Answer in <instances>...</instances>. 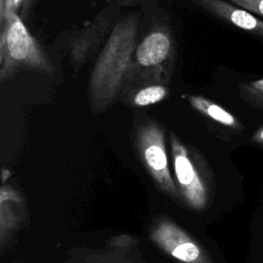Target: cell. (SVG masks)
<instances>
[{
  "mask_svg": "<svg viewBox=\"0 0 263 263\" xmlns=\"http://www.w3.org/2000/svg\"><path fill=\"white\" fill-rule=\"evenodd\" d=\"M1 53L8 73L20 67L49 72L50 64L23 22L13 11H8L2 31Z\"/></svg>",
  "mask_w": 263,
  "mask_h": 263,
  "instance_id": "cell-2",
  "label": "cell"
},
{
  "mask_svg": "<svg viewBox=\"0 0 263 263\" xmlns=\"http://www.w3.org/2000/svg\"><path fill=\"white\" fill-rule=\"evenodd\" d=\"M197 6L212 15L263 38V21L252 12L238 7L226 0H192Z\"/></svg>",
  "mask_w": 263,
  "mask_h": 263,
  "instance_id": "cell-6",
  "label": "cell"
},
{
  "mask_svg": "<svg viewBox=\"0 0 263 263\" xmlns=\"http://www.w3.org/2000/svg\"><path fill=\"white\" fill-rule=\"evenodd\" d=\"M136 20L118 24L103 48L89 78V97L97 107L108 105L124 78L135 47Z\"/></svg>",
  "mask_w": 263,
  "mask_h": 263,
  "instance_id": "cell-1",
  "label": "cell"
},
{
  "mask_svg": "<svg viewBox=\"0 0 263 263\" xmlns=\"http://www.w3.org/2000/svg\"><path fill=\"white\" fill-rule=\"evenodd\" d=\"M137 146L146 168L158 187L176 197L178 189L170 171L162 127L152 120L145 122L137 132Z\"/></svg>",
  "mask_w": 263,
  "mask_h": 263,
  "instance_id": "cell-3",
  "label": "cell"
},
{
  "mask_svg": "<svg viewBox=\"0 0 263 263\" xmlns=\"http://www.w3.org/2000/svg\"><path fill=\"white\" fill-rule=\"evenodd\" d=\"M240 97L256 109L263 111V78L239 84Z\"/></svg>",
  "mask_w": 263,
  "mask_h": 263,
  "instance_id": "cell-9",
  "label": "cell"
},
{
  "mask_svg": "<svg viewBox=\"0 0 263 263\" xmlns=\"http://www.w3.org/2000/svg\"><path fill=\"white\" fill-rule=\"evenodd\" d=\"M150 237L158 248L181 263H214L197 241L166 218L154 224Z\"/></svg>",
  "mask_w": 263,
  "mask_h": 263,
  "instance_id": "cell-4",
  "label": "cell"
},
{
  "mask_svg": "<svg viewBox=\"0 0 263 263\" xmlns=\"http://www.w3.org/2000/svg\"><path fill=\"white\" fill-rule=\"evenodd\" d=\"M252 142L258 146L263 147V125L255 130L252 137Z\"/></svg>",
  "mask_w": 263,
  "mask_h": 263,
  "instance_id": "cell-13",
  "label": "cell"
},
{
  "mask_svg": "<svg viewBox=\"0 0 263 263\" xmlns=\"http://www.w3.org/2000/svg\"><path fill=\"white\" fill-rule=\"evenodd\" d=\"M172 49L168 35L162 31H153L139 44L136 60L143 67H153L162 63Z\"/></svg>",
  "mask_w": 263,
  "mask_h": 263,
  "instance_id": "cell-7",
  "label": "cell"
},
{
  "mask_svg": "<svg viewBox=\"0 0 263 263\" xmlns=\"http://www.w3.org/2000/svg\"><path fill=\"white\" fill-rule=\"evenodd\" d=\"M171 152L175 176L183 198L191 209L204 210L209 197L208 187L192 162L186 147L173 134L171 136Z\"/></svg>",
  "mask_w": 263,
  "mask_h": 263,
  "instance_id": "cell-5",
  "label": "cell"
},
{
  "mask_svg": "<svg viewBox=\"0 0 263 263\" xmlns=\"http://www.w3.org/2000/svg\"><path fill=\"white\" fill-rule=\"evenodd\" d=\"M189 102L195 110L224 126L234 129L243 128V125L238 121L235 116H233L230 112L206 98L200 96H190Z\"/></svg>",
  "mask_w": 263,
  "mask_h": 263,
  "instance_id": "cell-8",
  "label": "cell"
},
{
  "mask_svg": "<svg viewBox=\"0 0 263 263\" xmlns=\"http://www.w3.org/2000/svg\"><path fill=\"white\" fill-rule=\"evenodd\" d=\"M6 198L8 200H12V201H20L21 200L18 195H17V193L15 191H13L9 187L3 186L2 189H1V202L5 201Z\"/></svg>",
  "mask_w": 263,
  "mask_h": 263,
  "instance_id": "cell-12",
  "label": "cell"
},
{
  "mask_svg": "<svg viewBox=\"0 0 263 263\" xmlns=\"http://www.w3.org/2000/svg\"><path fill=\"white\" fill-rule=\"evenodd\" d=\"M250 12L263 16V0H226Z\"/></svg>",
  "mask_w": 263,
  "mask_h": 263,
  "instance_id": "cell-11",
  "label": "cell"
},
{
  "mask_svg": "<svg viewBox=\"0 0 263 263\" xmlns=\"http://www.w3.org/2000/svg\"><path fill=\"white\" fill-rule=\"evenodd\" d=\"M167 90L161 85H150L140 89L134 97V104L139 107H145L156 104L166 97Z\"/></svg>",
  "mask_w": 263,
  "mask_h": 263,
  "instance_id": "cell-10",
  "label": "cell"
}]
</instances>
